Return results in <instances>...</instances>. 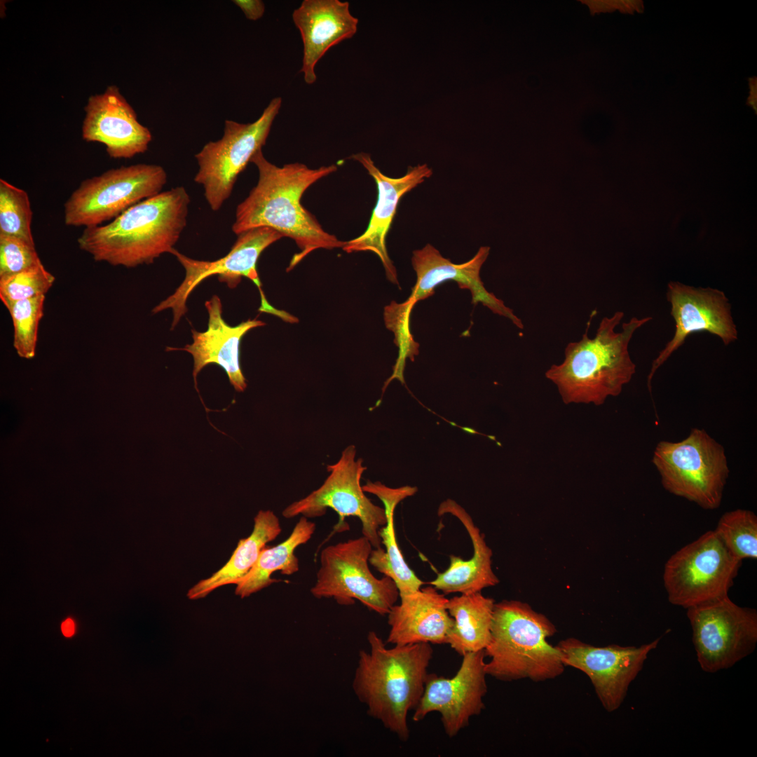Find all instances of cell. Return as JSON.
<instances>
[{"label":"cell","instance_id":"obj_10","mask_svg":"<svg viewBox=\"0 0 757 757\" xmlns=\"http://www.w3.org/2000/svg\"><path fill=\"white\" fill-rule=\"evenodd\" d=\"M281 105V97L272 99L252 123L226 120L222 137L207 143L195 155L198 170L194 181L202 185L212 210L218 211L229 199L240 173L266 144Z\"/></svg>","mask_w":757,"mask_h":757},{"label":"cell","instance_id":"obj_20","mask_svg":"<svg viewBox=\"0 0 757 757\" xmlns=\"http://www.w3.org/2000/svg\"><path fill=\"white\" fill-rule=\"evenodd\" d=\"M208 313L207 328L204 332L192 329L193 342L181 348H170L168 350H184L193 360V377L197 388V376L207 365L215 364L224 369L229 381L239 393L247 388L240 362V345L243 336L250 329L266 324L259 320H247L236 326H231L222 317V304L217 295H213L205 302Z\"/></svg>","mask_w":757,"mask_h":757},{"label":"cell","instance_id":"obj_11","mask_svg":"<svg viewBox=\"0 0 757 757\" xmlns=\"http://www.w3.org/2000/svg\"><path fill=\"white\" fill-rule=\"evenodd\" d=\"M692 639L701 669L708 673L732 667L757 643V613L728 596L687 608Z\"/></svg>","mask_w":757,"mask_h":757},{"label":"cell","instance_id":"obj_19","mask_svg":"<svg viewBox=\"0 0 757 757\" xmlns=\"http://www.w3.org/2000/svg\"><path fill=\"white\" fill-rule=\"evenodd\" d=\"M489 250V247L482 246L471 259L460 264L444 258L430 244L414 251L411 262L417 280L408 299L416 304L419 300L432 296L436 286L446 280H454L461 289L470 290L472 304L481 303L493 313L508 318L518 328L523 329L521 320L502 300L486 289L480 278V269Z\"/></svg>","mask_w":757,"mask_h":757},{"label":"cell","instance_id":"obj_14","mask_svg":"<svg viewBox=\"0 0 757 757\" xmlns=\"http://www.w3.org/2000/svg\"><path fill=\"white\" fill-rule=\"evenodd\" d=\"M660 637L636 646H594L570 637L556 646L564 664L585 674L606 711L617 710L626 697L631 683L643 669L648 654Z\"/></svg>","mask_w":757,"mask_h":757},{"label":"cell","instance_id":"obj_22","mask_svg":"<svg viewBox=\"0 0 757 757\" xmlns=\"http://www.w3.org/2000/svg\"><path fill=\"white\" fill-rule=\"evenodd\" d=\"M400 598V603L387 614L390 631L386 644L446 643L453 625L447 611L449 599L432 585Z\"/></svg>","mask_w":757,"mask_h":757},{"label":"cell","instance_id":"obj_28","mask_svg":"<svg viewBox=\"0 0 757 757\" xmlns=\"http://www.w3.org/2000/svg\"><path fill=\"white\" fill-rule=\"evenodd\" d=\"M714 532L739 560L757 558V517L752 511L737 509L725 512Z\"/></svg>","mask_w":757,"mask_h":757},{"label":"cell","instance_id":"obj_32","mask_svg":"<svg viewBox=\"0 0 757 757\" xmlns=\"http://www.w3.org/2000/svg\"><path fill=\"white\" fill-rule=\"evenodd\" d=\"M55 276L43 264L0 278V299L6 308L17 301L46 295L55 282Z\"/></svg>","mask_w":757,"mask_h":757},{"label":"cell","instance_id":"obj_26","mask_svg":"<svg viewBox=\"0 0 757 757\" xmlns=\"http://www.w3.org/2000/svg\"><path fill=\"white\" fill-rule=\"evenodd\" d=\"M495 603L481 592L449 599L446 606L453 625L446 643L461 656L484 650L491 638Z\"/></svg>","mask_w":757,"mask_h":757},{"label":"cell","instance_id":"obj_9","mask_svg":"<svg viewBox=\"0 0 757 757\" xmlns=\"http://www.w3.org/2000/svg\"><path fill=\"white\" fill-rule=\"evenodd\" d=\"M371 551V543L363 536L325 547L312 595L333 598L343 606L358 600L369 610L387 615L400 592L392 578L378 579L371 573L368 566Z\"/></svg>","mask_w":757,"mask_h":757},{"label":"cell","instance_id":"obj_16","mask_svg":"<svg viewBox=\"0 0 757 757\" xmlns=\"http://www.w3.org/2000/svg\"><path fill=\"white\" fill-rule=\"evenodd\" d=\"M456 674L446 678L435 674L427 676L423 694L412 719L423 721L430 713L439 712L446 735L451 738L466 728L470 718L484 709L487 693L484 650L463 656Z\"/></svg>","mask_w":757,"mask_h":757},{"label":"cell","instance_id":"obj_1","mask_svg":"<svg viewBox=\"0 0 757 757\" xmlns=\"http://www.w3.org/2000/svg\"><path fill=\"white\" fill-rule=\"evenodd\" d=\"M259 171L257 185L236 208L232 231L238 235L257 227L273 229L294 240V254L287 271L292 270L318 249L343 247L346 241L326 232L301 203L306 190L318 180L337 170L336 165L309 168L299 163L278 167L264 157L262 150L252 158Z\"/></svg>","mask_w":757,"mask_h":757},{"label":"cell","instance_id":"obj_23","mask_svg":"<svg viewBox=\"0 0 757 757\" xmlns=\"http://www.w3.org/2000/svg\"><path fill=\"white\" fill-rule=\"evenodd\" d=\"M437 514L439 516L451 514L459 519L471 539L473 555L468 560L451 555L447 569L439 573L430 584L445 594H471L496 585L499 580L491 568L492 551L469 514L451 499L440 504Z\"/></svg>","mask_w":757,"mask_h":757},{"label":"cell","instance_id":"obj_2","mask_svg":"<svg viewBox=\"0 0 757 757\" xmlns=\"http://www.w3.org/2000/svg\"><path fill=\"white\" fill-rule=\"evenodd\" d=\"M367 642L369 650L359 652L352 688L369 716L407 742V716L423 694L433 649L429 643L388 648L374 631Z\"/></svg>","mask_w":757,"mask_h":757},{"label":"cell","instance_id":"obj_18","mask_svg":"<svg viewBox=\"0 0 757 757\" xmlns=\"http://www.w3.org/2000/svg\"><path fill=\"white\" fill-rule=\"evenodd\" d=\"M85 111L83 139L104 144L111 158H130L148 149L151 132L139 122L116 86H109L104 93L91 96Z\"/></svg>","mask_w":757,"mask_h":757},{"label":"cell","instance_id":"obj_29","mask_svg":"<svg viewBox=\"0 0 757 757\" xmlns=\"http://www.w3.org/2000/svg\"><path fill=\"white\" fill-rule=\"evenodd\" d=\"M32 219L27 193L0 179V235L15 237L35 245Z\"/></svg>","mask_w":757,"mask_h":757},{"label":"cell","instance_id":"obj_24","mask_svg":"<svg viewBox=\"0 0 757 757\" xmlns=\"http://www.w3.org/2000/svg\"><path fill=\"white\" fill-rule=\"evenodd\" d=\"M364 492L376 495L383 503L387 521L380 528L378 536L386 550L381 547L372 550L369 562L379 572L392 578L400 592V597L421 588L424 582L416 576L407 565L397 543L394 512L398 503L404 498L413 496L416 487L405 486L390 488L379 482L370 481L362 486Z\"/></svg>","mask_w":757,"mask_h":757},{"label":"cell","instance_id":"obj_35","mask_svg":"<svg viewBox=\"0 0 757 757\" xmlns=\"http://www.w3.org/2000/svg\"><path fill=\"white\" fill-rule=\"evenodd\" d=\"M583 2L589 6L592 13L598 11H608L610 8H618L623 9L625 11H630L632 9L636 8V6L637 4V2L634 1H584Z\"/></svg>","mask_w":757,"mask_h":757},{"label":"cell","instance_id":"obj_13","mask_svg":"<svg viewBox=\"0 0 757 757\" xmlns=\"http://www.w3.org/2000/svg\"><path fill=\"white\" fill-rule=\"evenodd\" d=\"M237 236L230 252L212 261L193 259L173 249L170 254L175 255L184 267L185 278L173 294L152 309V313L171 309L173 313L171 329H173L187 311L186 304L191 293L202 281L212 275H218L220 282H225L232 289L238 285L243 277L249 278L259 289L261 306L266 305L268 301L261 289L257 263L262 252L283 236L268 227L251 229Z\"/></svg>","mask_w":757,"mask_h":757},{"label":"cell","instance_id":"obj_6","mask_svg":"<svg viewBox=\"0 0 757 757\" xmlns=\"http://www.w3.org/2000/svg\"><path fill=\"white\" fill-rule=\"evenodd\" d=\"M653 463L663 487L706 510L721 505L729 475L723 446L704 430L693 428L684 439L660 442Z\"/></svg>","mask_w":757,"mask_h":757},{"label":"cell","instance_id":"obj_12","mask_svg":"<svg viewBox=\"0 0 757 757\" xmlns=\"http://www.w3.org/2000/svg\"><path fill=\"white\" fill-rule=\"evenodd\" d=\"M355 454L354 445L347 446L339 460L327 466L330 474L322 486L288 505L282 511V516L289 519L301 514L315 518L323 516L327 509L331 508L339 514L340 521L348 517L360 519L363 536L372 547L378 548L381 545L378 531L387 521L386 511L365 496L360 479L367 468L361 458L355 460Z\"/></svg>","mask_w":757,"mask_h":757},{"label":"cell","instance_id":"obj_36","mask_svg":"<svg viewBox=\"0 0 757 757\" xmlns=\"http://www.w3.org/2000/svg\"><path fill=\"white\" fill-rule=\"evenodd\" d=\"M62 632L65 636H71L74 633V623L71 619L64 621L61 626Z\"/></svg>","mask_w":757,"mask_h":757},{"label":"cell","instance_id":"obj_31","mask_svg":"<svg viewBox=\"0 0 757 757\" xmlns=\"http://www.w3.org/2000/svg\"><path fill=\"white\" fill-rule=\"evenodd\" d=\"M45 296L17 301L8 308L13 325V347L20 357L32 359L35 356Z\"/></svg>","mask_w":757,"mask_h":757},{"label":"cell","instance_id":"obj_3","mask_svg":"<svg viewBox=\"0 0 757 757\" xmlns=\"http://www.w3.org/2000/svg\"><path fill=\"white\" fill-rule=\"evenodd\" d=\"M190 196L170 189L130 207L104 225L86 227L77 242L94 260L134 268L171 253L186 226Z\"/></svg>","mask_w":757,"mask_h":757},{"label":"cell","instance_id":"obj_33","mask_svg":"<svg viewBox=\"0 0 757 757\" xmlns=\"http://www.w3.org/2000/svg\"><path fill=\"white\" fill-rule=\"evenodd\" d=\"M41 263L35 245L15 237L0 235V278Z\"/></svg>","mask_w":757,"mask_h":757},{"label":"cell","instance_id":"obj_5","mask_svg":"<svg viewBox=\"0 0 757 757\" xmlns=\"http://www.w3.org/2000/svg\"><path fill=\"white\" fill-rule=\"evenodd\" d=\"M554 625L526 603L502 601L493 609L490 641L484 649L486 674L501 681L541 682L564 671L559 650L547 641Z\"/></svg>","mask_w":757,"mask_h":757},{"label":"cell","instance_id":"obj_34","mask_svg":"<svg viewBox=\"0 0 757 757\" xmlns=\"http://www.w3.org/2000/svg\"><path fill=\"white\" fill-rule=\"evenodd\" d=\"M233 2L242 10L245 17L250 20H257L264 15L265 5L262 1L235 0Z\"/></svg>","mask_w":757,"mask_h":757},{"label":"cell","instance_id":"obj_17","mask_svg":"<svg viewBox=\"0 0 757 757\" xmlns=\"http://www.w3.org/2000/svg\"><path fill=\"white\" fill-rule=\"evenodd\" d=\"M350 158L361 163L375 180L378 198L365 231L346 241L342 249L348 253L374 252L381 261L387 278L399 285L397 271L388 254L386 237L402 197L429 178L432 175V169L426 164L409 166L404 176L393 178L383 174L368 154H353Z\"/></svg>","mask_w":757,"mask_h":757},{"label":"cell","instance_id":"obj_21","mask_svg":"<svg viewBox=\"0 0 757 757\" xmlns=\"http://www.w3.org/2000/svg\"><path fill=\"white\" fill-rule=\"evenodd\" d=\"M292 19L304 46L301 72L305 82L313 84L318 62L330 48L354 36L358 19L350 13L349 3L339 0H304Z\"/></svg>","mask_w":757,"mask_h":757},{"label":"cell","instance_id":"obj_30","mask_svg":"<svg viewBox=\"0 0 757 757\" xmlns=\"http://www.w3.org/2000/svg\"><path fill=\"white\" fill-rule=\"evenodd\" d=\"M415 304L407 299L404 302L397 304L392 301L385 308L384 320L386 327L394 332L395 343L398 348V357L393 367L391 376L386 381L383 393L395 378L402 383H404V370L407 358L414 361L418 354L419 344L416 343L410 331V316Z\"/></svg>","mask_w":757,"mask_h":757},{"label":"cell","instance_id":"obj_8","mask_svg":"<svg viewBox=\"0 0 757 757\" xmlns=\"http://www.w3.org/2000/svg\"><path fill=\"white\" fill-rule=\"evenodd\" d=\"M742 561L714 531H709L671 555L664 565L669 601L689 608L728 595Z\"/></svg>","mask_w":757,"mask_h":757},{"label":"cell","instance_id":"obj_7","mask_svg":"<svg viewBox=\"0 0 757 757\" xmlns=\"http://www.w3.org/2000/svg\"><path fill=\"white\" fill-rule=\"evenodd\" d=\"M167 179L162 166L144 163L112 168L86 179L64 203V224L86 228L112 221L161 193Z\"/></svg>","mask_w":757,"mask_h":757},{"label":"cell","instance_id":"obj_27","mask_svg":"<svg viewBox=\"0 0 757 757\" xmlns=\"http://www.w3.org/2000/svg\"><path fill=\"white\" fill-rule=\"evenodd\" d=\"M315 531V524L302 516L294 526L289 537L281 543L271 547H264L249 573L236 585L235 594L245 598L278 580L271 578L278 571L290 575L299 571V560L295 550L306 543Z\"/></svg>","mask_w":757,"mask_h":757},{"label":"cell","instance_id":"obj_4","mask_svg":"<svg viewBox=\"0 0 757 757\" xmlns=\"http://www.w3.org/2000/svg\"><path fill=\"white\" fill-rule=\"evenodd\" d=\"M624 315L617 311L603 318L593 338L588 336L587 328L580 341L568 343L563 362L552 365L545 372L565 404H603L608 397L619 395L632 380L636 364L629 344L634 333L653 318L634 317L616 332Z\"/></svg>","mask_w":757,"mask_h":757},{"label":"cell","instance_id":"obj_25","mask_svg":"<svg viewBox=\"0 0 757 757\" xmlns=\"http://www.w3.org/2000/svg\"><path fill=\"white\" fill-rule=\"evenodd\" d=\"M279 519L271 510H259L254 518L252 533L240 539L230 559L210 577L200 580L187 592L190 599L205 597L214 589L237 585L252 570L266 544L281 533Z\"/></svg>","mask_w":757,"mask_h":757},{"label":"cell","instance_id":"obj_15","mask_svg":"<svg viewBox=\"0 0 757 757\" xmlns=\"http://www.w3.org/2000/svg\"><path fill=\"white\" fill-rule=\"evenodd\" d=\"M667 300L674 320L672 338L653 361L647 376L651 393V381L657 370L681 347L686 339L695 332H706L718 337L725 346L738 339L731 304L722 290L711 287H695L677 281L667 285Z\"/></svg>","mask_w":757,"mask_h":757}]
</instances>
